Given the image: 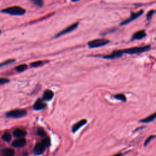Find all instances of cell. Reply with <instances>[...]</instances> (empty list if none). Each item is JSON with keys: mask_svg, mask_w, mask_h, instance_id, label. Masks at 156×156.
Returning <instances> with one entry per match:
<instances>
[{"mask_svg": "<svg viewBox=\"0 0 156 156\" xmlns=\"http://www.w3.org/2000/svg\"><path fill=\"white\" fill-rule=\"evenodd\" d=\"M15 61H16V60H15V59H9V60L5 61V62H2L1 64V65H0V67H1L2 68L3 67H4V66L8 65L13 64V62H15Z\"/></svg>", "mask_w": 156, "mask_h": 156, "instance_id": "23", "label": "cell"}, {"mask_svg": "<svg viewBox=\"0 0 156 156\" xmlns=\"http://www.w3.org/2000/svg\"><path fill=\"white\" fill-rule=\"evenodd\" d=\"M151 49L150 45H146L143 46H138V47H133V48H130L127 49H123V52L124 54H140V53L146 52V51H149Z\"/></svg>", "mask_w": 156, "mask_h": 156, "instance_id": "2", "label": "cell"}, {"mask_svg": "<svg viewBox=\"0 0 156 156\" xmlns=\"http://www.w3.org/2000/svg\"><path fill=\"white\" fill-rule=\"evenodd\" d=\"M87 123V120L86 119H83L81 120V121H78V123L74 124V125L73 126L72 132H73V133L76 132L81 127H82V126H84L85 125V124H86Z\"/></svg>", "mask_w": 156, "mask_h": 156, "instance_id": "11", "label": "cell"}, {"mask_svg": "<svg viewBox=\"0 0 156 156\" xmlns=\"http://www.w3.org/2000/svg\"><path fill=\"white\" fill-rule=\"evenodd\" d=\"M13 136H14L15 137H17V138H19V139H21V138H23L24 137H25L26 135V132L23 131L22 129H15L14 131L13 132Z\"/></svg>", "mask_w": 156, "mask_h": 156, "instance_id": "13", "label": "cell"}, {"mask_svg": "<svg viewBox=\"0 0 156 156\" xmlns=\"http://www.w3.org/2000/svg\"><path fill=\"white\" fill-rule=\"evenodd\" d=\"M123 50H115L111 54L104 56L103 58L105 59H114L115 58H119L123 55Z\"/></svg>", "mask_w": 156, "mask_h": 156, "instance_id": "7", "label": "cell"}, {"mask_svg": "<svg viewBox=\"0 0 156 156\" xmlns=\"http://www.w3.org/2000/svg\"><path fill=\"white\" fill-rule=\"evenodd\" d=\"M27 115L26 110L25 109H15L7 112L6 116L11 118H21Z\"/></svg>", "mask_w": 156, "mask_h": 156, "instance_id": "3", "label": "cell"}, {"mask_svg": "<svg viewBox=\"0 0 156 156\" xmlns=\"http://www.w3.org/2000/svg\"><path fill=\"white\" fill-rule=\"evenodd\" d=\"M155 118H156V112L154 114H152L151 115H149V116H148V117H146V118L141 120L140 121V122H141V123H150V122L154 121Z\"/></svg>", "mask_w": 156, "mask_h": 156, "instance_id": "16", "label": "cell"}, {"mask_svg": "<svg viewBox=\"0 0 156 156\" xmlns=\"http://www.w3.org/2000/svg\"><path fill=\"white\" fill-rule=\"evenodd\" d=\"M15 151L11 148H6L2 151V155L3 156H14Z\"/></svg>", "mask_w": 156, "mask_h": 156, "instance_id": "15", "label": "cell"}, {"mask_svg": "<svg viewBox=\"0 0 156 156\" xmlns=\"http://www.w3.org/2000/svg\"><path fill=\"white\" fill-rule=\"evenodd\" d=\"M43 65V62L41 60H38L35 61V62H33L30 64V66L32 67H34V68H37V67H40Z\"/></svg>", "mask_w": 156, "mask_h": 156, "instance_id": "21", "label": "cell"}, {"mask_svg": "<svg viewBox=\"0 0 156 156\" xmlns=\"http://www.w3.org/2000/svg\"><path fill=\"white\" fill-rule=\"evenodd\" d=\"M78 25H79L78 22L74 23H73V24L71 25L70 26H69L68 27H66L65 29H64V30L61 31L60 32H59V33L57 34L56 35V36H55V37H56V38H58V37L62 36V35H65L66 34H68V33L72 32V31H73L74 30H75V29L77 28V27H78Z\"/></svg>", "mask_w": 156, "mask_h": 156, "instance_id": "5", "label": "cell"}, {"mask_svg": "<svg viewBox=\"0 0 156 156\" xmlns=\"http://www.w3.org/2000/svg\"><path fill=\"white\" fill-rule=\"evenodd\" d=\"M155 12V11H154V10H151V11L148 12V13H147V15H146V18H147L148 20H150V19L153 17L154 13Z\"/></svg>", "mask_w": 156, "mask_h": 156, "instance_id": "25", "label": "cell"}, {"mask_svg": "<svg viewBox=\"0 0 156 156\" xmlns=\"http://www.w3.org/2000/svg\"><path fill=\"white\" fill-rule=\"evenodd\" d=\"M37 134L41 137H46V133L43 128H39L38 130H37Z\"/></svg>", "mask_w": 156, "mask_h": 156, "instance_id": "22", "label": "cell"}, {"mask_svg": "<svg viewBox=\"0 0 156 156\" xmlns=\"http://www.w3.org/2000/svg\"><path fill=\"white\" fill-rule=\"evenodd\" d=\"M54 96V93L51 90H46L44 92L43 96V100L45 101H50Z\"/></svg>", "mask_w": 156, "mask_h": 156, "instance_id": "14", "label": "cell"}, {"mask_svg": "<svg viewBox=\"0 0 156 156\" xmlns=\"http://www.w3.org/2000/svg\"><path fill=\"white\" fill-rule=\"evenodd\" d=\"M45 147L40 143H37L34 148V154L36 155H40L44 152Z\"/></svg>", "mask_w": 156, "mask_h": 156, "instance_id": "10", "label": "cell"}, {"mask_svg": "<svg viewBox=\"0 0 156 156\" xmlns=\"http://www.w3.org/2000/svg\"><path fill=\"white\" fill-rule=\"evenodd\" d=\"M113 156H123V154L121 153H119V154H116L114 155Z\"/></svg>", "mask_w": 156, "mask_h": 156, "instance_id": "28", "label": "cell"}, {"mask_svg": "<svg viewBox=\"0 0 156 156\" xmlns=\"http://www.w3.org/2000/svg\"><path fill=\"white\" fill-rule=\"evenodd\" d=\"M1 138H2V139L4 140V141H5L6 142H9L12 139L11 135L9 133H8V132H5V133L3 135H2Z\"/></svg>", "mask_w": 156, "mask_h": 156, "instance_id": "19", "label": "cell"}, {"mask_svg": "<svg viewBox=\"0 0 156 156\" xmlns=\"http://www.w3.org/2000/svg\"><path fill=\"white\" fill-rule=\"evenodd\" d=\"M9 82V79L7 78H1L0 79V84L1 85H3L4 84H6V83Z\"/></svg>", "mask_w": 156, "mask_h": 156, "instance_id": "26", "label": "cell"}, {"mask_svg": "<svg viewBox=\"0 0 156 156\" xmlns=\"http://www.w3.org/2000/svg\"><path fill=\"white\" fill-rule=\"evenodd\" d=\"M143 10H141V11H140L138 12H136V13H131V17H130L129 18L123 21V22H121L120 25L121 26L126 25L128 24V23H131V21H134V20H135L136 18H139V17L141 16V15L143 14Z\"/></svg>", "mask_w": 156, "mask_h": 156, "instance_id": "6", "label": "cell"}, {"mask_svg": "<svg viewBox=\"0 0 156 156\" xmlns=\"http://www.w3.org/2000/svg\"><path fill=\"white\" fill-rule=\"evenodd\" d=\"M154 137H155V136H154V135H151V136H150V137H148V139L146 140V141L145 142V146H146L149 143L150 141H151V140L153 139H154Z\"/></svg>", "mask_w": 156, "mask_h": 156, "instance_id": "27", "label": "cell"}, {"mask_svg": "<svg viewBox=\"0 0 156 156\" xmlns=\"http://www.w3.org/2000/svg\"><path fill=\"white\" fill-rule=\"evenodd\" d=\"M46 107V104L43 101V99L39 98L34 104V109L35 110H41L44 109Z\"/></svg>", "mask_w": 156, "mask_h": 156, "instance_id": "8", "label": "cell"}, {"mask_svg": "<svg viewBox=\"0 0 156 156\" xmlns=\"http://www.w3.org/2000/svg\"><path fill=\"white\" fill-rule=\"evenodd\" d=\"M31 1L38 7H42L43 6V2L41 0H31Z\"/></svg>", "mask_w": 156, "mask_h": 156, "instance_id": "24", "label": "cell"}, {"mask_svg": "<svg viewBox=\"0 0 156 156\" xmlns=\"http://www.w3.org/2000/svg\"><path fill=\"white\" fill-rule=\"evenodd\" d=\"M41 143L44 146L45 148H48V146H49V145H50V143H51L50 139H49V137L44 138V139L41 141Z\"/></svg>", "mask_w": 156, "mask_h": 156, "instance_id": "18", "label": "cell"}, {"mask_svg": "<svg viewBox=\"0 0 156 156\" xmlns=\"http://www.w3.org/2000/svg\"><path fill=\"white\" fill-rule=\"evenodd\" d=\"M1 12L7 13L11 15L21 16L26 13V10L20 6H12L3 9L1 11Z\"/></svg>", "mask_w": 156, "mask_h": 156, "instance_id": "1", "label": "cell"}, {"mask_svg": "<svg viewBox=\"0 0 156 156\" xmlns=\"http://www.w3.org/2000/svg\"><path fill=\"white\" fill-rule=\"evenodd\" d=\"M110 43V40L106 39H98L90 41L88 43V46L90 48H95L98 47L103 46Z\"/></svg>", "mask_w": 156, "mask_h": 156, "instance_id": "4", "label": "cell"}, {"mask_svg": "<svg viewBox=\"0 0 156 156\" xmlns=\"http://www.w3.org/2000/svg\"><path fill=\"white\" fill-rule=\"evenodd\" d=\"M114 98H115V99H116V100L121 101H123V102H126V96L123 93H119V94H115V95L114 96Z\"/></svg>", "mask_w": 156, "mask_h": 156, "instance_id": "20", "label": "cell"}, {"mask_svg": "<svg viewBox=\"0 0 156 156\" xmlns=\"http://www.w3.org/2000/svg\"><path fill=\"white\" fill-rule=\"evenodd\" d=\"M146 32L144 30H140L136 32L134 34L132 35L131 40H140V39L144 38V37H146Z\"/></svg>", "mask_w": 156, "mask_h": 156, "instance_id": "12", "label": "cell"}, {"mask_svg": "<svg viewBox=\"0 0 156 156\" xmlns=\"http://www.w3.org/2000/svg\"><path fill=\"white\" fill-rule=\"evenodd\" d=\"M26 140L25 138H21V139H18L15 141H13L12 144V146L18 148H22L24 147L26 145Z\"/></svg>", "mask_w": 156, "mask_h": 156, "instance_id": "9", "label": "cell"}, {"mask_svg": "<svg viewBox=\"0 0 156 156\" xmlns=\"http://www.w3.org/2000/svg\"><path fill=\"white\" fill-rule=\"evenodd\" d=\"M27 68V65L25 64H23L20 65H18V66H17L15 68V70H16L17 72L21 73V72H24V71L26 70Z\"/></svg>", "mask_w": 156, "mask_h": 156, "instance_id": "17", "label": "cell"}]
</instances>
